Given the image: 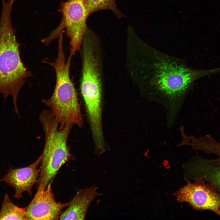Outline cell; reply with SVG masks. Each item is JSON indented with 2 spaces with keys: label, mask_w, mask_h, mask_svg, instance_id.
Instances as JSON below:
<instances>
[{
  "label": "cell",
  "mask_w": 220,
  "mask_h": 220,
  "mask_svg": "<svg viewBox=\"0 0 220 220\" xmlns=\"http://www.w3.org/2000/svg\"><path fill=\"white\" fill-rule=\"evenodd\" d=\"M63 17L57 28L47 37L50 42L58 37L63 28L70 39L71 52L73 55L79 51L87 28L86 20L89 16L84 0H67L61 3L59 9Z\"/></svg>",
  "instance_id": "cell-6"
},
{
  "label": "cell",
  "mask_w": 220,
  "mask_h": 220,
  "mask_svg": "<svg viewBox=\"0 0 220 220\" xmlns=\"http://www.w3.org/2000/svg\"><path fill=\"white\" fill-rule=\"evenodd\" d=\"M95 37L90 30L83 36L81 93L86 106L92 109L100 107L101 104V88L98 59L95 53Z\"/></svg>",
  "instance_id": "cell-5"
},
{
  "label": "cell",
  "mask_w": 220,
  "mask_h": 220,
  "mask_svg": "<svg viewBox=\"0 0 220 220\" xmlns=\"http://www.w3.org/2000/svg\"><path fill=\"white\" fill-rule=\"evenodd\" d=\"M12 6L2 5L0 18V94L5 101L11 95L14 108L13 112L19 116L17 100L20 91L31 72L24 66L20 58V44L17 42L11 17Z\"/></svg>",
  "instance_id": "cell-2"
},
{
  "label": "cell",
  "mask_w": 220,
  "mask_h": 220,
  "mask_svg": "<svg viewBox=\"0 0 220 220\" xmlns=\"http://www.w3.org/2000/svg\"><path fill=\"white\" fill-rule=\"evenodd\" d=\"M63 39L59 38L58 53L53 62L46 61L54 69L56 83L53 92L49 99L42 102L50 108L59 124L60 129L69 125L81 127L83 123L80 105L74 84L70 76L72 54L70 52L67 61L63 46Z\"/></svg>",
  "instance_id": "cell-3"
},
{
  "label": "cell",
  "mask_w": 220,
  "mask_h": 220,
  "mask_svg": "<svg viewBox=\"0 0 220 220\" xmlns=\"http://www.w3.org/2000/svg\"><path fill=\"white\" fill-rule=\"evenodd\" d=\"M195 179L194 182H188L177 192L178 201L188 202L196 210L211 211L220 216V193L201 178Z\"/></svg>",
  "instance_id": "cell-7"
},
{
  "label": "cell",
  "mask_w": 220,
  "mask_h": 220,
  "mask_svg": "<svg viewBox=\"0 0 220 220\" xmlns=\"http://www.w3.org/2000/svg\"><path fill=\"white\" fill-rule=\"evenodd\" d=\"M141 44L140 77L143 94L165 108L167 124L173 125L194 82L206 72L190 68L182 59Z\"/></svg>",
  "instance_id": "cell-1"
},
{
  "label": "cell",
  "mask_w": 220,
  "mask_h": 220,
  "mask_svg": "<svg viewBox=\"0 0 220 220\" xmlns=\"http://www.w3.org/2000/svg\"><path fill=\"white\" fill-rule=\"evenodd\" d=\"M98 189L94 185L79 190L69 202L68 207L62 212L59 219H85L90 204L97 197L102 195L97 191Z\"/></svg>",
  "instance_id": "cell-10"
},
{
  "label": "cell",
  "mask_w": 220,
  "mask_h": 220,
  "mask_svg": "<svg viewBox=\"0 0 220 220\" xmlns=\"http://www.w3.org/2000/svg\"><path fill=\"white\" fill-rule=\"evenodd\" d=\"M51 182L45 189L37 188L31 201L25 208L28 220H58L63 209L69 202H57L52 191Z\"/></svg>",
  "instance_id": "cell-8"
},
{
  "label": "cell",
  "mask_w": 220,
  "mask_h": 220,
  "mask_svg": "<svg viewBox=\"0 0 220 220\" xmlns=\"http://www.w3.org/2000/svg\"><path fill=\"white\" fill-rule=\"evenodd\" d=\"M195 171L205 182L212 185L220 193V164L211 161L210 159L197 158Z\"/></svg>",
  "instance_id": "cell-11"
},
{
  "label": "cell",
  "mask_w": 220,
  "mask_h": 220,
  "mask_svg": "<svg viewBox=\"0 0 220 220\" xmlns=\"http://www.w3.org/2000/svg\"><path fill=\"white\" fill-rule=\"evenodd\" d=\"M39 119L45 133V143L41 155V164L37 188L45 189L61 167L71 159L67 145L72 124L60 129L59 124L50 110H44Z\"/></svg>",
  "instance_id": "cell-4"
},
{
  "label": "cell",
  "mask_w": 220,
  "mask_h": 220,
  "mask_svg": "<svg viewBox=\"0 0 220 220\" xmlns=\"http://www.w3.org/2000/svg\"><path fill=\"white\" fill-rule=\"evenodd\" d=\"M84 2L89 16L97 11L108 9L119 18L123 16L118 9L115 0H84Z\"/></svg>",
  "instance_id": "cell-13"
},
{
  "label": "cell",
  "mask_w": 220,
  "mask_h": 220,
  "mask_svg": "<svg viewBox=\"0 0 220 220\" xmlns=\"http://www.w3.org/2000/svg\"><path fill=\"white\" fill-rule=\"evenodd\" d=\"M42 159L41 156L30 165L13 169L10 167L7 174L0 181L13 187L15 190L14 197L19 199L22 197L23 193L26 192L31 196V189L37 184L40 171L37 167Z\"/></svg>",
  "instance_id": "cell-9"
},
{
  "label": "cell",
  "mask_w": 220,
  "mask_h": 220,
  "mask_svg": "<svg viewBox=\"0 0 220 220\" xmlns=\"http://www.w3.org/2000/svg\"><path fill=\"white\" fill-rule=\"evenodd\" d=\"M28 220L25 208L15 205L11 201L7 193L4 196L0 211V220Z\"/></svg>",
  "instance_id": "cell-12"
}]
</instances>
